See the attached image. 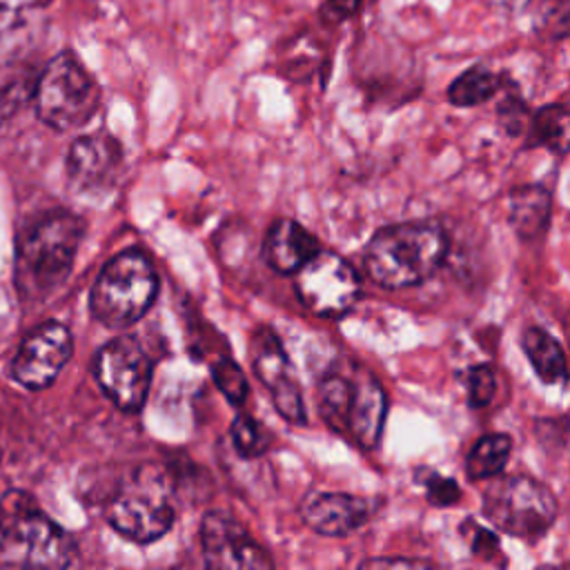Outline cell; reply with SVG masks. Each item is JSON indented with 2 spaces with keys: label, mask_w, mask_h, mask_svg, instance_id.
<instances>
[{
  "label": "cell",
  "mask_w": 570,
  "mask_h": 570,
  "mask_svg": "<svg viewBox=\"0 0 570 570\" xmlns=\"http://www.w3.org/2000/svg\"><path fill=\"white\" fill-rule=\"evenodd\" d=\"M361 0H325L321 7V16L327 22H341L345 18H350Z\"/></svg>",
  "instance_id": "obj_28"
},
{
  "label": "cell",
  "mask_w": 570,
  "mask_h": 570,
  "mask_svg": "<svg viewBox=\"0 0 570 570\" xmlns=\"http://www.w3.org/2000/svg\"><path fill=\"white\" fill-rule=\"evenodd\" d=\"M76 563V543L31 494L9 490L0 499V566L65 568Z\"/></svg>",
  "instance_id": "obj_2"
},
{
  "label": "cell",
  "mask_w": 570,
  "mask_h": 570,
  "mask_svg": "<svg viewBox=\"0 0 570 570\" xmlns=\"http://www.w3.org/2000/svg\"><path fill=\"white\" fill-rule=\"evenodd\" d=\"M537 29L548 38L570 36V0H546L539 9Z\"/></svg>",
  "instance_id": "obj_25"
},
{
  "label": "cell",
  "mask_w": 570,
  "mask_h": 570,
  "mask_svg": "<svg viewBox=\"0 0 570 570\" xmlns=\"http://www.w3.org/2000/svg\"><path fill=\"white\" fill-rule=\"evenodd\" d=\"M203 559L212 568H269L272 559L243 523L223 510L207 512L200 523Z\"/></svg>",
  "instance_id": "obj_13"
},
{
  "label": "cell",
  "mask_w": 570,
  "mask_h": 570,
  "mask_svg": "<svg viewBox=\"0 0 570 570\" xmlns=\"http://www.w3.org/2000/svg\"><path fill=\"white\" fill-rule=\"evenodd\" d=\"M490 4L499 7V9H508V11H514V9H521L525 7L530 0H488Z\"/></svg>",
  "instance_id": "obj_30"
},
{
  "label": "cell",
  "mask_w": 570,
  "mask_h": 570,
  "mask_svg": "<svg viewBox=\"0 0 570 570\" xmlns=\"http://www.w3.org/2000/svg\"><path fill=\"white\" fill-rule=\"evenodd\" d=\"M523 350L541 381L559 383L568 376L563 350L548 332L539 327H528L523 332Z\"/></svg>",
  "instance_id": "obj_19"
},
{
  "label": "cell",
  "mask_w": 570,
  "mask_h": 570,
  "mask_svg": "<svg viewBox=\"0 0 570 570\" xmlns=\"http://www.w3.org/2000/svg\"><path fill=\"white\" fill-rule=\"evenodd\" d=\"M249 358L254 374L265 385L276 405L278 414L289 423H305V407L301 396V385L294 376L292 363L269 327H258L252 336Z\"/></svg>",
  "instance_id": "obj_12"
},
{
  "label": "cell",
  "mask_w": 570,
  "mask_h": 570,
  "mask_svg": "<svg viewBox=\"0 0 570 570\" xmlns=\"http://www.w3.org/2000/svg\"><path fill=\"white\" fill-rule=\"evenodd\" d=\"M71 350L73 341L62 323H42L22 338L11 361V376L29 390L49 387L67 365Z\"/></svg>",
  "instance_id": "obj_11"
},
{
  "label": "cell",
  "mask_w": 570,
  "mask_h": 570,
  "mask_svg": "<svg viewBox=\"0 0 570 570\" xmlns=\"http://www.w3.org/2000/svg\"><path fill=\"white\" fill-rule=\"evenodd\" d=\"M212 376L218 385V390L227 396L229 403L234 405H243L245 399H247V381H245V374L236 367V363L223 358L218 361L214 367H212Z\"/></svg>",
  "instance_id": "obj_24"
},
{
  "label": "cell",
  "mask_w": 570,
  "mask_h": 570,
  "mask_svg": "<svg viewBox=\"0 0 570 570\" xmlns=\"http://www.w3.org/2000/svg\"><path fill=\"white\" fill-rule=\"evenodd\" d=\"M534 145H543L552 151L570 149V102L548 105L537 111L532 122Z\"/></svg>",
  "instance_id": "obj_20"
},
{
  "label": "cell",
  "mask_w": 570,
  "mask_h": 570,
  "mask_svg": "<svg viewBox=\"0 0 570 570\" xmlns=\"http://www.w3.org/2000/svg\"><path fill=\"white\" fill-rule=\"evenodd\" d=\"M98 102V85L69 51L51 58L33 87L38 118L58 131L85 125L96 114Z\"/></svg>",
  "instance_id": "obj_7"
},
{
  "label": "cell",
  "mask_w": 570,
  "mask_h": 570,
  "mask_svg": "<svg viewBox=\"0 0 570 570\" xmlns=\"http://www.w3.org/2000/svg\"><path fill=\"white\" fill-rule=\"evenodd\" d=\"M358 292L361 283L352 265L327 249H318L296 272V294L301 303L318 316H336L347 312Z\"/></svg>",
  "instance_id": "obj_10"
},
{
  "label": "cell",
  "mask_w": 570,
  "mask_h": 570,
  "mask_svg": "<svg viewBox=\"0 0 570 570\" xmlns=\"http://www.w3.org/2000/svg\"><path fill=\"white\" fill-rule=\"evenodd\" d=\"M109 523L125 539L149 543L160 539L174 523L176 508L171 485L156 465H140L120 481L111 503Z\"/></svg>",
  "instance_id": "obj_6"
},
{
  "label": "cell",
  "mask_w": 570,
  "mask_h": 570,
  "mask_svg": "<svg viewBox=\"0 0 570 570\" xmlns=\"http://www.w3.org/2000/svg\"><path fill=\"white\" fill-rule=\"evenodd\" d=\"M318 249V240L305 227L281 218L265 236L263 258L278 274H296Z\"/></svg>",
  "instance_id": "obj_17"
},
{
  "label": "cell",
  "mask_w": 570,
  "mask_h": 570,
  "mask_svg": "<svg viewBox=\"0 0 570 570\" xmlns=\"http://www.w3.org/2000/svg\"><path fill=\"white\" fill-rule=\"evenodd\" d=\"M156 294L158 278L151 261L138 249H127L111 258L98 274L91 287L89 309L105 327L120 330L142 318Z\"/></svg>",
  "instance_id": "obj_5"
},
{
  "label": "cell",
  "mask_w": 570,
  "mask_h": 570,
  "mask_svg": "<svg viewBox=\"0 0 570 570\" xmlns=\"http://www.w3.org/2000/svg\"><path fill=\"white\" fill-rule=\"evenodd\" d=\"M370 512L365 499L341 492H314L301 505L303 521L327 537H345L358 530L370 519Z\"/></svg>",
  "instance_id": "obj_15"
},
{
  "label": "cell",
  "mask_w": 570,
  "mask_h": 570,
  "mask_svg": "<svg viewBox=\"0 0 570 570\" xmlns=\"http://www.w3.org/2000/svg\"><path fill=\"white\" fill-rule=\"evenodd\" d=\"M428 497L432 503L436 505H445L456 501L459 497V488L452 479H441V476H432V481H428Z\"/></svg>",
  "instance_id": "obj_27"
},
{
  "label": "cell",
  "mask_w": 570,
  "mask_h": 570,
  "mask_svg": "<svg viewBox=\"0 0 570 570\" xmlns=\"http://www.w3.org/2000/svg\"><path fill=\"white\" fill-rule=\"evenodd\" d=\"M318 410L325 423L370 450L385 421V392L361 370H330L318 383Z\"/></svg>",
  "instance_id": "obj_4"
},
{
  "label": "cell",
  "mask_w": 570,
  "mask_h": 570,
  "mask_svg": "<svg viewBox=\"0 0 570 570\" xmlns=\"http://www.w3.org/2000/svg\"><path fill=\"white\" fill-rule=\"evenodd\" d=\"M499 85L501 80L497 73L485 67H472L450 85L448 98L459 107H474L490 100L497 94Z\"/></svg>",
  "instance_id": "obj_22"
},
{
  "label": "cell",
  "mask_w": 570,
  "mask_h": 570,
  "mask_svg": "<svg viewBox=\"0 0 570 570\" xmlns=\"http://www.w3.org/2000/svg\"><path fill=\"white\" fill-rule=\"evenodd\" d=\"M445 234L425 223L383 227L365 247V272L383 287H407L425 281L443 261Z\"/></svg>",
  "instance_id": "obj_3"
},
{
  "label": "cell",
  "mask_w": 570,
  "mask_h": 570,
  "mask_svg": "<svg viewBox=\"0 0 570 570\" xmlns=\"http://www.w3.org/2000/svg\"><path fill=\"white\" fill-rule=\"evenodd\" d=\"M94 374L102 392L125 412L145 405L151 385V361L134 336L105 343L94 361Z\"/></svg>",
  "instance_id": "obj_9"
},
{
  "label": "cell",
  "mask_w": 570,
  "mask_h": 570,
  "mask_svg": "<svg viewBox=\"0 0 570 570\" xmlns=\"http://www.w3.org/2000/svg\"><path fill=\"white\" fill-rule=\"evenodd\" d=\"M485 517L512 537H541L557 517L554 494L530 476H505L483 494Z\"/></svg>",
  "instance_id": "obj_8"
},
{
  "label": "cell",
  "mask_w": 570,
  "mask_h": 570,
  "mask_svg": "<svg viewBox=\"0 0 570 570\" xmlns=\"http://www.w3.org/2000/svg\"><path fill=\"white\" fill-rule=\"evenodd\" d=\"M80 238V220L69 212L47 214L22 234L16 252V287L22 301L40 303L67 281Z\"/></svg>",
  "instance_id": "obj_1"
},
{
  "label": "cell",
  "mask_w": 570,
  "mask_h": 570,
  "mask_svg": "<svg viewBox=\"0 0 570 570\" xmlns=\"http://www.w3.org/2000/svg\"><path fill=\"white\" fill-rule=\"evenodd\" d=\"M468 390H470V403L474 407H483L492 401L494 390H497V379L494 372L488 365H476L470 370L468 376Z\"/></svg>",
  "instance_id": "obj_26"
},
{
  "label": "cell",
  "mask_w": 570,
  "mask_h": 570,
  "mask_svg": "<svg viewBox=\"0 0 570 570\" xmlns=\"http://www.w3.org/2000/svg\"><path fill=\"white\" fill-rule=\"evenodd\" d=\"M550 218V196L546 189L528 185L519 187L510 196V223L517 234L532 238Z\"/></svg>",
  "instance_id": "obj_18"
},
{
  "label": "cell",
  "mask_w": 570,
  "mask_h": 570,
  "mask_svg": "<svg viewBox=\"0 0 570 570\" xmlns=\"http://www.w3.org/2000/svg\"><path fill=\"white\" fill-rule=\"evenodd\" d=\"M363 566L365 568H396V566H403V568H428L430 563L421 561V559H370Z\"/></svg>",
  "instance_id": "obj_29"
},
{
  "label": "cell",
  "mask_w": 570,
  "mask_h": 570,
  "mask_svg": "<svg viewBox=\"0 0 570 570\" xmlns=\"http://www.w3.org/2000/svg\"><path fill=\"white\" fill-rule=\"evenodd\" d=\"M120 163V142L105 131H94L73 140L67 154L65 169L76 189L102 191L114 183Z\"/></svg>",
  "instance_id": "obj_14"
},
{
  "label": "cell",
  "mask_w": 570,
  "mask_h": 570,
  "mask_svg": "<svg viewBox=\"0 0 570 570\" xmlns=\"http://www.w3.org/2000/svg\"><path fill=\"white\" fill-rule=\"evenodd\" d=\"M49 0H0V65L22 56L40 31Z\"/></svg>",
  "instance_id": "obj_16"
},
{
  "label": "cell",
  "mask_w": 570,
  "mask_h": 570,
  "mask_svg": "<svg viewBox=\"0 0 570 570\" xmlns=\"http://www.w3.org/2000/svg\"><path fill=\"white\" fill-rule=\"evenodd\" d=\"M232 441H234V448L238 454L243 456H258L265 445H267V439H265V432L263 428L247 414H238L232 423Z\"/></svg>",
  "instance_id": "obj_23"
},
{
  "label": "cell",
  "mask_w": 570,
  "mask_h": 570,
  "mask_svg": "<svg viewBox=\"0 0 570 570\" xmlns=\"http://www.w3.org/2000/svg\"><path fill=\"white\" fill-rule=\"evenodd\" d=\"M512 441L508 434L481 436L468 454V474L472 479H488L501 472L510 456Z\"/></svg>",
  "instance_id": "obj_21"
}]
</instances>
